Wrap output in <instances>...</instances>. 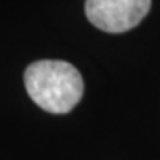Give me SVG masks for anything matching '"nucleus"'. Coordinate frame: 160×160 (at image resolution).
<instances>
[{"label":"nucleus","instance_id":"obj_1","mask_svg":"<svg viewBox=\"0 0 160 160\" xmlns=\"http://www.w3.org/2000/svg\"><path fill=\"white\" fill-rule=\"evenodd\" d=\"M30 98L44 111L64 114L78 105L83 95V78L65 61H36L25 70Z\"/></svg>","mask_w":160,"mask_h":160},{"label":"nucleus","instance_id":"obj_2","mask_svg":"<svg viewBox=\"0 0 160 160\" xmlns=\"http://www.w3.org/2000/svg\"><path fill=\"white\" fill-rule=\"evenodd\" d=\"M150 10V0H87L85 15L98 30L124 33L144 20Z\"/></svg>","mask_w":160,"mask_h":160}]
</instances>
